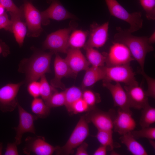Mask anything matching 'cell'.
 <instances>
[{"label":"cell","instance_id":"1","mask_svg":"<svg viewBox=\"0 0 155 155\" xmlns=\"http://www.w3.org/2000/svg\"><path fill=\"white\" fill-rule=\"evenodd\" d=\"M117 32L114 36V42L122 43L126 46L134 59L139 64L141 70L144 71L146 56L154 51L153 46L149 43L148 37L134 36L127 29L120 27L116 28Z\"/></svg>","mask_w":155,"mask_h":155},{"label":"cell","instance_id":"2","mask_svg":"<svg viewBox=\"0 0 155 155\" xmlns=\"http://www.w3.org/2000/svg\"><path fill=\"white\" fill-rule=\"evenodd\" d=\"M54 53L35 52L30 57L22 59L19 65L18 71L25 74L24 83L37 81L46 73L51 71L50 66Z\"/></svg>","mask_w":155,"mask_h":155},{"label":"cell","instance_id":"3","mask_svg":"<svg viewBox=\"0 0 155 155\" xmlns=\"http://www.w3.org/2000/svg\"><path fill=\"white\" fill-rule=\"evenodd\" d=\"M111 15L127 22L130 25L127 29L132 33L141 29L143 20L141 12L130 13L128 12L116 0H105Z\"/></svg>","mask_w":155,"mask_h":155},{"label":"cell","instance_id":"4","mask_svg":"<svg viewBox=\"0 0 155 155\" xmlns=\"http://www.w3.org/2000/svg\"><path fill=\"white\" fill-rule=\"evenodd\" d=\"M84 116H82L65 144L59 147L57 154L69 155L72 154L74 149L84 142L89 134L88 125Z\"/></svg>","mask_w":155,"mask_h":155},{"label":"cell","instance_id":"5","mask_svg":"<svg viewBox=\"0 0 155 155\" xmlns=\"http://www.w3.org/2000/svg\"><path fill=\"white\" fill-rule=\"evenodd\" d=\"M102 67L104 74L103 81H114L127 86L139 85L130 64L111 67L104 66Z\"/></svg>","mask_w":155,"mask_h":155},{"label":"cell","instance_id":"6","mask_svg":"<svg viewBox=\"0 0 155 155\" xmlns=\"http://www.w3.org/2000/svg\"><path fill=\"white\" fill-rule=\"evenodd\" d=\"M73 28L59 29L48 35L43 44L44 49L54 53L58 52L67 53L69 46V34Z\"/></svg>","mask_w":155,"mask_h":155},{"label":"cell","instance_id":"7","mask_svg":"<svg viewBox=\"0 0 155 155\" xmlns=\"http://www.w3.org/2000/svg\"><path fill=\"white\" fill-rule=\"evenodd\" d=\"M106 66H113L130 64L134 59L124 44L113 42L108 53H105Z\"/></svg>","mask_w":155,"mask_h":155},{"label":"cell","instance_id":"8","mask_svg":"<svg viewBox=\"0 0 155 155\" xmlns=\"http://www.w3.org/2000/svg\"><path fill=\"white\" fill-rule=\"evenodd\" d=\"M24 81L18 83H8L0 88V110L3 113L11 112L17 107V95Z\"/></svg>","mask_w":155,"mask_h":155},{"label":"cell","instance_id":"9","mask_svg":"<svg viewBox=\"0 0 155 155\" xmlns=\"http://www.w3.org/2000/svg\"><path fill=\"white\" fill-rule=\"evenodd\" d=\"M113 110L108 112L94 107L84 116L87 122L92 123L98 130L113 131L115 116Z\"/></svg>","mask_w":155,"mask_h":155},{"label":"cell","instance_id":"10","mask_svg":"<svg viewBox=\"0 0 155 155\" xmlns=\"http://www.w3.org/2000/svg\"><path fill=\"white\" fill-rule=\"evenodd\" d=\"M18 107L19 121L17 127L13 129L16 133L15 142L18 145H20L23 134L26 133L35 134L34 122L38 118L35 115L32 114L26 111L19 104Z\"/></svg>","mask_w":155,"mask_h":155},{"label":"cell","instance_id":"11","mask_svg":"<svg viewBox=\"0 0 155 155\" xmlns=\"http://www.w3.org/2000/svg\"><path fill=\"white\" fill-rule=\"evenodd\" d=\"M59 146H54L40 136L27 137L25 140L24 153L27 155H51L56 152Z\"/></svg>","mask_w":155,"mask_h":155},{"label":"cell","instance_id":"12","mask_svg":"<svg viewBox=\"0 0 155 155\" xmlns=\"http://www.w3.org/2000/svg\"><path fill=\"white\" fill-rule=\"evenodd\" d=\"M24 14L28 28V35L39 36L42 30L41 13L31 3L26 1L24 4Z\"/></svg>","mask_w":155,"mask_h":155},{"label":"cell","instance_id":"13","mask_svg":"<svg viewBox=\"0 0 155 155\" xmlns=\"http://www.w3.org/2000/svg\"><path fill=\"white\" fill-rule=\"evenodd\" d=\"M131 110H127L118 108L113 121V129L122 135L134 130L136 123L132 116Z\"/></svg>","mask_w":155,"mask_h":155},{"label":"cell","instance_id":"14","mask_svg":"<svg viewBox=\"0 0 155 155\" xmlns=\"http://www.w3.org/2000/svg\"><path fill=\"white\" fill-rule=\"evenodd\" d=\"M109 22L100 25L94 22L91 26L89 38L84 48H99L106 43L108 37Z\"/></svg>","mask_w":155,"mask_h":155},{"label":"cell","instance_id":"15","mask_svg":"<svg viewBox=\"0 0 155 155\" xmlns=\"http://www.w3.org/2000/svg\"><path fill=\"white\" fill-rule=\"evenodd\" d=\"M49 7L41 12L42 24L47 25L50 19L61 21L69 19H75V16L69 12L58 0H51Z\"/></svg>","mask_w":155,"mask_h":155},{"label":"cell","instance_id":"16","mask_svg":"<svg viewBox=\"0 0 155 155\" xmlns=\"http://www.w3.org/2000/svg\"><path fill=\"white\" fill-rule=\"evenodd\" d=\"M64 59L72 73L77 74L86 70L89 67L90 63L84 57L80 49H69Z\"/></svg>","mask_w":155,"mask_h":155},{"label":"cell","instance_id":"17","mask_svg":"<svg viewBox=\"0 0 155 155\" xmlns=\"http://www.w3.org/2000/svg\"><path fill=\"white\" fill-rule=\"evenodd\" d=\"M123 88L126 92L130 108L140 109L149 104L145 91L139 85H125Z\"/></svg>","mask_w":155,"mask_h":155},{"label":"cell","instance_id":"18","mask_svg":"<svg viewBox=\"0 0 155 155\" xmlns=\"http://www.w3.org/2000/svg\"><path fill=\"white\" fill-rule=\"evenodd\" d=\"M103 86L110 92L115 106L124 110H130L129 102L126 92L120 83L115 84L110 82L103 81Z\"/></svg>","mask_w":155,"mask_h":155},{"label":"cell","instance_id":"19","mask_svg":"<svg viewBox=\"0 0 155 155\" xmlns=\"http://www.w3.org/2000/svg\"><path fill=\"white\" fill-rule=\"evenodd\" d=\"M55 53V55L54 63L55 76L51 81V84L55 88L64 89L65 87L61 80L63 77L72 73L65 59L62 58L57 53Z\"/></svg>","mask_w":155,"mask_h":155},{"label":"cell","instance_id":"20","mask_svg":"<svg viewBox=\"0 0 155 155\" xmlns=\"http://www.w3.org/2000/svg\"><path fill=\"white\" fill-rule=\"evenodd\" d=\"M121 142L133 155H147L148 154L143 146L137 141L131 132L121 135L119 138Z\"/></svg>","mask_w":155,"mask_h":155},{"label":"cell","instance_id":"21","mask_svg":"<svg viewBox=\"0 0 155 155\" xmlns=\"http://www.w3.org/2000/svg\"><path fill=\"white\" fill-rule=\"evenodd\" d=\"M82 84L83 88L90 87L96 82L104 80V74L102 67L92 66L86 70Z\"/></svg>","mask_w":155,"mask_h":155},{"label":"cell","instance_id":"22","mask_svg":"<svg viewBox=\"0 0 155 155\" xmlns=\"http://www.w3.org/2000/svg\"><path fill=\"white\" fill-rule=\"evenodd\" d=\"M10 14L12 22L11 32L13 33L16 41L19 46H22L27 32L26 25L19 17Z\"/></svg>","mask_w":155,"mask_h":155},{"label":"cell","instance_id":"23","mask_svg":"<svg viewBox=\"0 0 155 155\" xmlns=\"http://www.w3.org/2000/svg\"><path fill=\"white\" fill-rule=\"evenodd\" d=\"M64 92L65 99L64 105L68 112H72L73 104L82 98L83 93L80 89L74 86L65 89Z\"/></svg>","mask_w":155,"mask_h":155},{"label":"cell","instance_id":"24","mask_svg":"<svg viewBox=\"0 0 155 155\" xmlns=\"http://www.w3.org/2000/svg\"><path fill=\"white\" fill-rule=\"evenodd\" d=\"M84 48L86 51L87 60L92 66L100 67L104 65L106 59L105 53H101L93 48Z\"/></svg>","mask_w":155,"mask_h":155},{"label":"cell","instance_id":"25","mask_svg":"<svg viewBox=\"0 0 155 155\" xmlns=\"http://www.w3.org/2000/svg\"><path fill=\"white\" fill-rule=\"evenodd\" d=\"M89 34L88 31L80 30H74L69 36L68 40L69 47H70V48L76 49H80L84 47Z\"/></svg>","mask_w":155,"mask_h":155},{"label":"cell","instance_id":"26","mask_svg":"<svg viewBox=\"0 0 155 155\" xmlns=\"http://www.w3.org/2000/svg\"><path fill=\"white\" fill-rule=\"evenodd\" d=\"M31 108L32 112L38 118H45L50 113V108L42 99L38 97L34 98L31 103Z\"/></svg>","mask_w":155,"mask_h":155},{"label":"cell","instance_id":"27","mask_svg":"<svg viewBox=\"0 0 155 155\" xmlns=\"http://www.w3.org/2000/svg\"><path fill=\"white\" fill-rule=\"evenodd\" d=\"M113 131L98 130L96 137L101 145L106 147L107 150H112L115 147H119L113 138Z\"/></svg>","mask_w":155,"mask_h":155},{"label":"cell","instance_id":"28","mask_svg":"<svg viewBox=\"0 0 155 155\" xmlns=\"http://www.w3.org/2000/svg\"><path fill=\"white\" fill-rule=\"evenodd\" d=\"M142 109L140 124L142 128L150 127L155 122V108L149 104Z\"/></svg>","mask_w":155,"mask_h":155},{"label":"cell","instance_id":"29","mask_svg":"<svg viewBox=\"0 0 155 155\" xmlns=\"http://www.w3.org/2000/svg\"><path fill=\"white\" fill-rule=\"evenodd\" d=\"M40 96L44 102L48 100L55 92L57 91L55 88L50 85L47 80L45 74L40 78Z\"/></svg>","mask_w":155,"mask_h":155},{"label":"cell","instance_id":"30","mask_svg":"<svg viewBox=\"0 0 155 155\" xmlns=\"http://www.w3.org/2000/svg\"><path fill=\"white\" fill-rule=\"evenodd\" d=\"M64 92L54 93L46 101L45 104L50 108L62 106L65 104Z\"/></svg>","mask_w":155,"mask_h":155},{"label":"cell","instance_id":"31","mask_svg":"<svg viewBox=\"0 0 155 155\" xmlns=\"http://www.w3.org/2000/svg\"><path fill=\"white\" fill-rule=\"evenodd\" d=\"M131 133L135 139L146 138L148 140L155 139V128L149 127L142 128L139 130H133Z\"/></svg>","mask_w":155,"mask_h":155},{"label":"cell","instance_id":"32","mask_svg":"<svg viewBox=\"0 0 155 155\" xmlns=\"http://www.w3.org/2000/svg\"><path fill=\"white\" fill-rule=\"evenodd\" d=\"M140 4L146 12V16L149 20L155 19V0H140Z\"/></svg>","mask_w":155,"mask_h":155},{"label":"cell","instance_id":"33","mask_svg":"<svg viewBox=\"0 0 155 155\" xmlns=\"http://www.w3.org/2000/svg\"><path fill=\"white\" fill-rule=\"evenodd\" d=\"M0 4L9 12L10 14L17 16L21 19L23 16L24 12L22 10L18 7L12 0H0Z\"/></svg>","mask_w":155,"mask_h":155},{"label":"cell","instance_id":"34","mask_svg":"<svg viewBox=\"0 0 155 155\" xmlns=\"http://www.w3.org/2000/svg\"><path fill=\"white\" fill-rule=\"evenodd\" d=\"M138 72L145 79L147 83L148 88L146 91H145L146 94L148 97H150L153 98H155V80L148 75L144 72L140 70Z\"/></svg>","mask_w":155,"mask_h":155},{"label":"cell","instance_id":"35","mask_svg":"<svg viewBox=\"0 0 155 155\" xmlns=\"http://www.w3.org/2000/svg\"><path fill=\"white\" fill-rule=\"evenodd\" d=\"M82 98L91 108L94 107L96 104L100 101L99 96L90 90H85L83 93Z\"/></svg>","mask_w":155,"mask_h":155},{"label":"cell","instance_id":"36","mask_svg":"<svg viewBox=\"0 0 155 155\" xmlns=\"http://www.w3.org/2000/svg\"><path fill=\"white\" fill-rule=\"evenodd\" d=\"M91 109L82 98L75 102L72 106V112L75 114L88 111Z\"/></svg>","mask_w":155,"mask_h":155},{"label":"cell","instance_id":"37","mask_svg":"<svg viewBox=\"0 0 155 155\" xmlns=\"http://www.w3.org/2000/svg\"><path fill=\"white\" fill-rule=\"evenodd\" d=\"M27 90L29 94L34 98L40 96V84L37 81L31 82L28 84Z\"/></svg>","mask_w":155,"mask_h":155},{"label":"cell","instance_id":"38","mask_svg":"<svg viewBox=\"0 0 155 155\" xmlns=\"http://www.w3.org/2000/svg\"><path fill=\"white\" fill-rule=\"evenodd\" d=\"M12 22L9 18L7 13H4L0 15V29H4L11 32Z\"/></svg>","mask_w":155,"mask_h":155},{"label":"cell","instance_id":"39","mask_svg":"<svg viewBox=\"0 0 155 155\" xmlns=\"http://www.w3.org/2000/svg\"><path fill=\"white\" fill-rule=\"evenodd\" d=\"M17 145L15 142L8 143L4 154L5 155H19Z\"/></svg>","mask_w":155,"mask_h":155},{"label":"cell","instance_id":"40","mask_svg":"<svg viewBox=\"0 0 155 155\" xmlns=\"http://www.w3.org/2000/svg\"><path fill=\"white\" fill-rule=\"evenodd\" d=\"M88 144L86 142H83L78 148L75 153L76 155H88V154L87 150Z\"/></svg>","mask_w":155,"mask_h":155},{"label":"cell","instance_id":"41","mask_svg":"<svg viewBox=\"0 0 155 155\" xmlns=\"http://www.w3.org/2000/svg\"><path fill=\"white\" fill-rule=\"evenodd\" d=\"M9 53V50L7 46L4 43L0 42V55L5 57Z\"/></svg>","mask_w":155,"mask_h":155},{"label":"cell","instance_id":"42","mask_svg":"<svg viewBox=\"0 0 155 155\" xmlns=\"http://www.w3.org/2000/svg\"><path fill=\"white\" fill-rule=\"evenodd\" d=\"M107 150L106 147L101 145L94 152V155H106Z\"/></svg>","mask_w":155,"mask_h":155},{"label":"cell","instance_id":"43","mask_svg":"<svg viewBox=\"0 0 155 155\" xmlns=\"http://www.w3.org/2000/svg\"><path fill=\"white\" fill-rule=\"evenodd\" d=\"M148 41L149 44H151L155 43V32H153L149 37H148Z\"/></svg>","mask_w":155,"mask_h":155},{"label":"cell","instance_id":"44","mask_svg":"<svg viewBox=\"0 0 155 155\" xmlns=\"http://www.w3.org/2000/svg\"><path fill=\"white\" fill-rule=\"evenodd\" d=\"M5 8L0 4V15L3 14L5 11Z\"/></svg>","mask_w":155,"mask_h":155},{"label":"cell","instance_id":"45","mask_svg":"<svg viewBox=\"0 0 155 155\" xmlns=\"http://www.w3.org/2000/svg\"><path fill=\"white\" fill-rule=\"evenodd\" d=\"M149 142L153 147H155V142L154 140H148Z\"/></svg>","mask_w":155,"mask_h":155}]
</instances>
